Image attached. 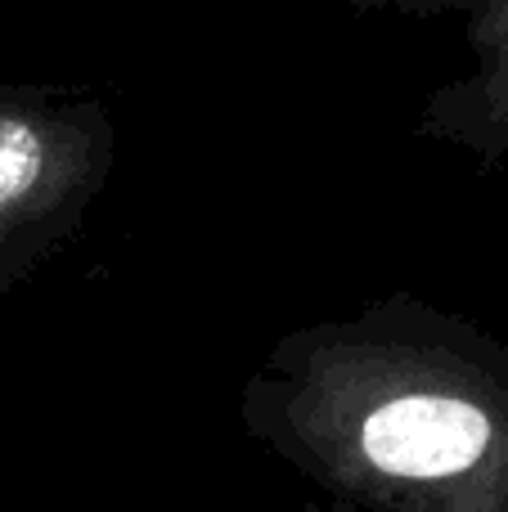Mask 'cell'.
<instances>
[{"mask_svg":"<svg viewBox=\"0 0 508 512\" xmlns=\"http://www.w3.org/2000/svg\"><path fill=\"white\" fill-rule=\"evenodd\" d=\"M239 418L338 508L508 512V360L414 292L284 333Z\"/></svg>","mask_w":508,"mask_h":512,"instance_id":"6da1fadb","label":"cell"},{"mask_svg":"<svg viewBox=\"0 0 508 512\" xmlns=\"http://www.w3.org/2000/svg\"><path fill=\"white\" fill-rule=\"evenodd\" d=\"M117 162V126L90 95L0 86V292L81 221Z\"/></svg>","mask_w":508,"mask_h":512,"instance_id":"7a4b0ae2","label":"cell"}]
</instances>
